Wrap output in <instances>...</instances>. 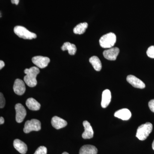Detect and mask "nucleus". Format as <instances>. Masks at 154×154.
Instances as JSON below:
<instances>
[{
  "label": "nucleus",
  "mask_w": 154,
  "mask_h": 154,
  "mask_svg": "<svg viewBox=\"0 0 154 154\" xmlns=\"http://www.w3.org/2000/svg\"><path fill=\"white\" fill-rule=\"evenodd\" d=\"M152 125L150 122H146L138 128L136 137L140 140H144L152 131Z\"/></svg>",
  "instance_id": "2"
},
{
  "label": "nucleus",
  "mask_w": 154,
  "mask_h": 154,
  "mask_svg": "<svg viewBox=\"0 0 154 154\" xmlns=\"http://www.w3.org/2000/svg\"><path fill=\"white\" fill-rule=\"evenodd\" d=\"M149 107L152 112L154 113V99H152L149 102Z\"/></svg>",
  "instance_id": "24"
},
{
  "label": "nucleus",
  "mask_w": 154,
  "mask_h": 154,
  "mask_svg": "<svg viewBox=\"0 0 154 154\" xmlns=\"http://www.w3.org/2000/svg\"><path fill=\"white\" fill-rule=\"evenodd\" d=\"M32 62L39 68L43 69L48 65L50 62L49 58L41 56L34 57L32 59Z\"/></svg>",
  "instance_id": "7"
},
{
  "label": "nucleus",
  "mask_w": 154,
  "mask_h": 154,
  "mask_svg": "<svg viewBox=\"0 0 154 154\" xmlns=\"http://www.w3.org/2000/svg\"><path fill=\"white\" fill-rule=\"evenodd\" d=\"M61 48L63 51L67 50L70 55H75L77 51L76 47L75 45L72 44L69 42H65Z\"/></svg>",
  "instance_id": "18"
},
{
  "label": "nucleus",
  "mask_w": 154,
  "mask_h": 154,
  "mask_svg": "<svg viewBox=\"0 0 154 154\" xmlns=\"http://www.w3.org/2000/svg\"><path fill=\"white\" fill-rule=\"evenodd\" d=\"M11 3L13 4H15V5H17L19 4V0H11Z\"/></svg>",
  "instance_id": "26"
},
{
  "label": "nucleus",
  "mask_w": 154,
  "mask_h": 154,
  "mask_svg": "<svg viewBox=\"0 0 154 154\" xmlns=\"http://www.w3.org/2000/svg\"><path fill=\"white\" fill-rule=\"evenodd\" d=\"M62 154H69L67 152H64L63 153H62Z\"/></svg>",
  "instance_id": "29"
},
{
  "label": "nucleus",
  "mask_w": 154,
  "mask_h": 154,
  "mask_svg": "<svg viewBox=\"0 0 154 154\" xmlns=\"http://www.w3.org/2000/svg\"><path fill=\"white\" fill-rule=\"evenodd\" d=\"M51 123L52 126L56 129L63 128L67 125V122L66 121L57 116H54L51 119Z\"/></svg>",
  "instance_id": "12"
},
{
  "label": "nucleus",
  "mask_w": 154,
  "mask_h": 154,
  "mask_svg": "<svg viewBox=\"0 0 154 154\" xmlns=\"http://www.w3.org/2000/svg\"><path fill=\"white\" fill-rule=\"evenodd\" d=\"M116 36L114 33H109L103 35L99 39V44L103 48H110L116 42Z\"/></svg>",
  "instance_id": "3"
},
{
  "label": "nucleus",
  "mask_w": 154,
  "mask_h": 154,
  "mask_svg": "<svg viewBox=\"0 0 154 154\" xmlns=\"http://www.w3.org/2000/svg\"><path fill=\"white\" fill-rule=\"evenodd\" d=\"M5 66V63L4 61L2 60L0 61V69H2Z\"/></svg>",
  "instance_id": "25"
},
{
  "label": "nucleus",
  "mask_w": 154,
  "mask_h": 154,
  "mask_svg": "<svg viewBox=\"0 0 154 154\" xmlns=\"http://www.w3.org/2000/svg\"><path fill=\"white\" fill-rule=\"evenodd\" d=\"M119 53V49L117 47H112L104 51L103 55L106 59L109 60H115Z\"/></svg>",
  "instance_id": "8"
},
{
  "label": "nucleus",
  "mask_w": 154,
  "mask_h": 154,
  "mask_svg": "<svg viewBox=\"0 0 154 154\" xmlns=\"http://www.w3.org/2000/svg\"><path fill=\"white\" fill-rule=\"evenodd\" d=\"M152 147L153 149L154 150V140L152 144Z\"/></svg>",
  "instance_id": "28"
},
{
  "label": "nucleus",
  "mask_w": 154,
  "mask_h": 154,
  "mask_svg": "<svg viewBox=\"0 0 154 154\" xmlns=\"http://www.w3.org/2000/svg\"><path fill=\"white\" fill-rule=\"evenodd\" d=\"M5 99L4 98L3 94L2 93H0V107L2 108L5 107Z\"/></svg>",
  "instance_id": "23"
},
{
  "label": "nucleus",
  "mask_w": 154,
  "mask_h": 154,
  "mask_svg": "<svg viewBox=\"0 0 154 154\" xmlns=\"http://www.w3.org/2000/svg\"><path fill=\"white\" fill-rule=\"evenodd\" d=\"M111 95L109 90H105L103 91L102 94L101 106L103 108H106L109 105L111 101Z\"/></svg>",
  "instance_id": "15"
},
{
  "label": "nucleus",
  "mask_w": 154,
  "mask_h": 154,
  "mask_svg": "<svg viewBox=\"0 0 154 154\" xmlns=\"http://www.w3.org/2000/svg\"><path fill=\"white\" fill-rule=\"evenodd\" d=\"M4 122H5V119H4V118H3V117L1 116V117H0V124H3Z\"/></svg>",
  "instance_id": "27"
},
{
  "label": "nucleus",
  "mask_w": 154,
  "mask_h": 154,
  "mask_svg": "<svg viewBox=\"0 0 154 154\" xmlns=\"http://www.w3.org/2000/svg\"><path fill=\"white\" fill-rule=\"evenodd\" d=\"M83 124L85 128V131L82 134L83 138L84 139L92 138L94 137V131L91 124L88 121H84Z\"/></svg>",
  "instance_id": "11"
},
{
  "label": "nucleus",
  "mask_w": 154,
  "mask_h": 154,
  "mask_svg": "<svg viewBox=\"0 0 154 154\" xmlns=\"http://www.w3.org/2000/svg\"><path fill=\"white\" fill-rule=\"evenodd\" d=\"M27 107L30 110H38L40 109L41 105L36 100L33 98H29L26 102Z\"/></svg>",
  "instance_id": "17"
},
{
  "label": "nucleus",
  "mask_w": 154,
  "mask_h": 154,
  "mask_svg": "<svg viewBox=\"0 0 154 154\" xmlns=\"http://www.w3.org/2000/svg\"><path fill=\"white\" fill-rule=\"evenodd\" d=\"M146 54L149 57L154 58V45L149 48L147 50Z\"/></svg>",
  "instance_id": "22"
},
{
  "label": "nucleus",
  "mask_w": 154,
  "mask_h": 154,
  "mask_svg": "<svg viewBox=\"0 0 154 154\" xmlns=\"http://www.w3.org/2000/svg\"><path fill=\"white\" fill-rule=\"evenodd\" d=\"M88 24L87 22L80 23L74 28V33L76 34H83L85 32L86 29L88 28Z\"/></svg>",
  "instance_id": "20"
},
{
  "label": "nucleus",
  "mask_w": 154,
  "mask_h": 154,
  "mask_svg": "<svg viewBox=\"0 0 154 154\" xmlns=\"http://www.w3.org/2000/svg\"><path fill=\"white\" fill-rule=\"evenodd\" d=\"M24 72L26 75L24 77V80L26 85L31 88L35 87L37 84L36 77L40 72L39 69L36 67H32L25 69Z\"/></svg>",
  "instance_id": "1"
},
{
  "label": "nucleus",
  "mask_w": 154,
  "mask_h": 154,
  "mask_svg": "<svg viewBox=\"0 0 154 154\" xmlns=\"http://www.w3.org/2000/svg\"><path fill=\"white\" fill-rule=\"evenodd\" d=\"M41 129V122L36 119H32L25 122L23 129L25 133H29L32 131H38Z\"/></svg>",
  "instance_id": "5"
},
{
  "label": "nucleus",
  "mask_w": 154,
  "mask_h": 154,
  "mask_svg": "<svg viewBox=\"0 0 154 154\" xmlns=\"http://www.w3.org/2000/svg\"><path fill=\"white\" fill-rule=\"evenodd\" d=\"M127 81L133 87L139 89H143L146 86L144 83L136 77L133 75H129L127 77Z\"/></svg>",
  "instance_id": "10"
},
{
  "label": "nucleus",
  "mask_w": 154,
  "mask_h": 154,
  "mask_svg": "<svg viewBox=\"0 0 154 154\" xmlns=\"http://www.w3.org/2000/svg\"><path fill=\"white\" fill-rule=\"evenodd\" d=\"M97 153L98 149L95 146L86 145L81 148L79 154H97Z\"/></svg>",
  "instance_id": "16"
},
{
  "label": "nucleus",
  "mask_w": 154,
  "mask_h": 154,
  "mask_svg": "<svg viewBox=\"0 0 154 154\" xmlns=\"http://www.w3.org/2000/svg\"><path fill=\"white\" fill-rule=\"evenodd\" d=\"M90 63L93 66L94 69L96 71H100L102 68V65L99 58L97 56H93L89 59Z\"/></svg>",
  "instance_id": "19"
},
{
  "label": "nucleus",
  "mask_w": 154,
  "mask_h": 154,
  "mask_svg": "<svg viewBox=\"0 0 154 154\" xmlns=\"http://www.w3.org/2000/svg\"><path fill=\"white\" fill-rule=\"evenodd\" d=\"M13 89L15 94L19 96H22L26 91L25 83L20 79H17L14 82Z\"/></svg>",
  "instance_id": "9"
},
{
  "label": "nucleus",
  "mask_w": 154,
  "mask_h": 154,
  "mask_svg": "<svg viewBox=\"0 0 154 154\" xmlns=\"http://www.w3.org/2000/svg\"><path fill=\"white\" fill-rule=\"evenodd\" d=\"M15 108L16 112V121L18 123H21L25 119V116L27 115L26 109L20 103L16 104Z\"/></svg>",
  "instance_id": "6"
},
{
  "label": "nucleus",
  "mask_w": 154,
  "mask_h": 154,
  "mask_svg": "<svg viewBox=\"0 0 154 154\" xmlns=\"http://www.w3.org/2000/svg\"><path fill=\"white\" fill-rule=\"evenodd\" d=\"M47 148L44 146H41L36 149L34 154H47Z\"/></svg>",
  "instance_id": "21"
},
{
  "label": "nucleus",
  "mask_w": 154,
  "mask_h": 154,
  "mask_svg": "<svg viewBox=\"0 0 154 154\" xmlns=\"http://www.w3.org/2000/svg\"><path fill=\"white\" fill-rule=\"evenodd\" d=\"M14 31L15 34L19 37L24 39H32L37 37L35 33L30 32L23 26H16L14 28Z\"/></svg>",
  "instance_id": "4"
},
{
  "label": "nucleus",
  "mask_w": 154,
  "mask_h": 154,
  "mask_svg": "<svg viewBox=\"0 0 154 154\" xmlns=\"http://www.w3.org/2000/svg\"><path fill=\"white\" fill-rule=\"evenodd\" d=\"M114 116L122 120H128L131 117V113L128 109L123 108L116 111Z\"/></svg>",
  "instance_id": "13"
},
{
  "label": "nucleus",
  "mask_w": 154,
  "mask_h": 154,
  "mask_svg": "<svg viewBox=\"0 0 154 154\" xmlns=\"http://www.w3.org/2000/svg\"><path fill=\"white\" fill-rule=\"evenodd\" d=\"M14 146L15 149L21 154H26L28 151L27 145L20 140H15L14 142Z\"/></svg>",
  "instance_id": "14"
}]
</instances>
